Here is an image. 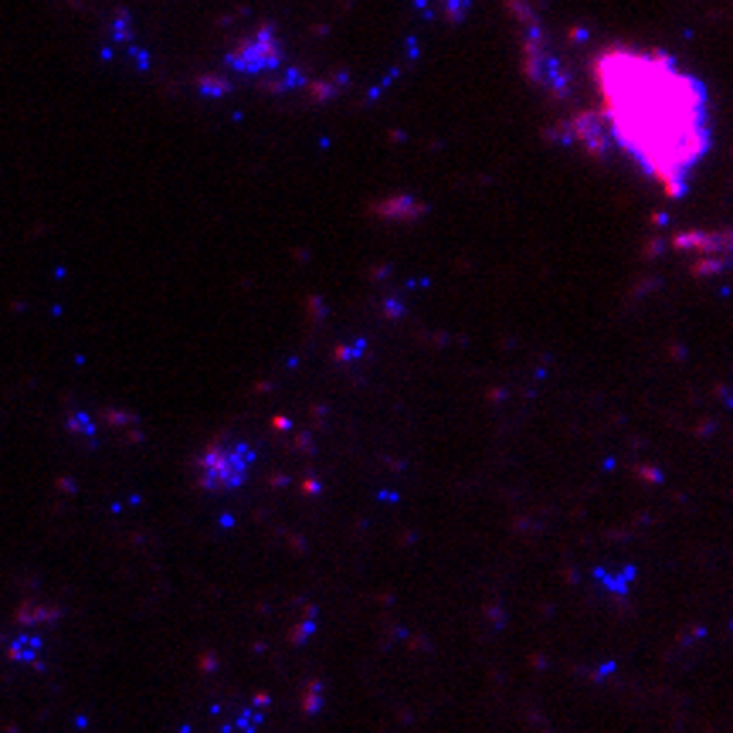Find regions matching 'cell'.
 I'll use <instances>...</instances> for the list:
<instances>
[{
	"instance_id": "6da1fadb",
	"label": "cell",
	"mask_w": 733,
	"mask_h": 733,
	"mask_svg": "<svg viewBox=\"0 0 733 733\" xmlns=\"http://www.w3.org/2000/svg\"><path fill=\"white\" fill-rule=\"evenodd\" d=\"M611 144L666 197H683L713 147L707 86L669 51L611 45L591 62Z\"/></svg>"
},
{
	"instance_id": "7a4b0ae2",
	"label": "cell",
	"mask_w": 733,
	"mask_h": 733,
	"mask_svg": "<svg viewBox=\"0 0 733 733\" xmlns=\"http://www.w3.org/2000/svg\"><path fill=\"white\" fill-rule=\"evenodd\" d=\"M251 465H256V452L245 442H214L197 462V475L204 489L232 493L248 483Z\"/></svg>"
}]
</instances>
